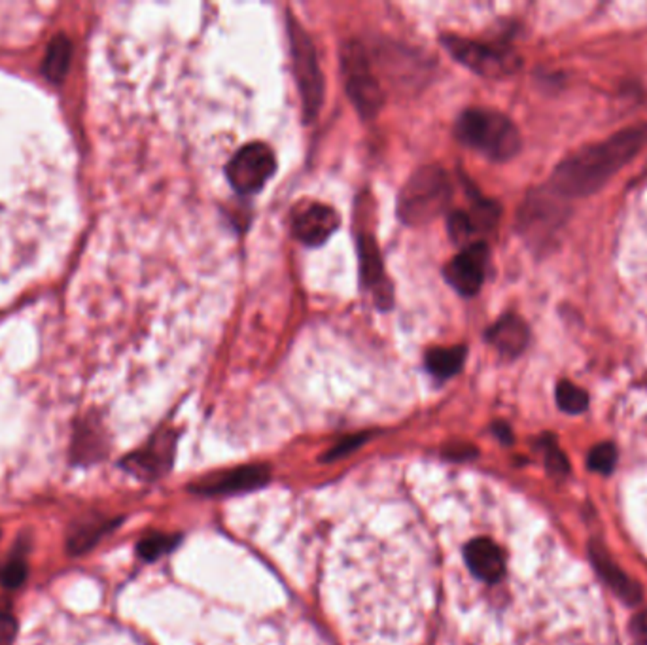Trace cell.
Listing matches in <instances>:
<instances>
[{
    "label": "cell",
    "mask_w": 647,
    "mask_h": 645,
    "mask_svg": "<svg viewBox=\"0 0 647 645\" xmlns=\"http://www.w3.org/2000/svg\"><path fill=\"white\" fill-rule=\"evenodd\" d=\"M647 142V123L626 127L609 139L589 144L562 159L553 171L549 186L564 199L587 197L604 188L606 182L619 173Z\"/></svg>",
    "instance_id": "cell-1"
},
{
    "label": "cell",
    "mask_w": 647,
    "mask_h": 645,
    "mask_svg": "<svg viewBox=\"0 0 647 645\" xmlns=\"http://www.w3.org/2000/svg\"><path fill=\"white\" fill-rule=\"evenodd\" d=\"M455 135L472 150L490 161H509L521 150V133L507 115L489 108H472L460 114Z\"/></svg>",
    "instance_id": "cell-2"
},
{
    "label": "cell",
    "mask_w": 647,
    "mask_h": 645,
    "mask_svg": "<svg viewBox=\"0 0 647 645\" xmlns=\"http://www.w3.org/2000/svg\"><path fill=\"white\" fill-rule=\"evenodd\" d=\"M453 201L449 174L438 165L414 171L397 195V216L407 225H424L439 218Z\"/></svg>",
    "instance_id": "cell-3"
},
{
    "label": "cell",
    "mask_w": 647,
    "mask_h": 645,
    "mask_svg": "<svg viewBox=\"0 0 647 645\" xmlns=\"http://www.w3.org/2000/svg\"><path fill=\"white\" fill-rule=\"evenodd\" d=\"M288 38L294 61V76L302 97L303 118L312 122L324 103V74L320 71L317 49L305 29L288 15Z\"/></svg>",
    "instance_id": "cell-4"
},
{
    "label": "cell",
    "mask_w": 647,
    "mask_h": 645,
    "mask_svg": "<svg viewBox=\"0 0 647 645\" xmlns=\"http://www.w3.org/2000/svg\"><path fill=\"white\" fill-rule=\"evenodd\" d=\"M341 71L346 95L362 118L371 120L385 105V91L371 71L366 49L360 42H346L341 49Z\"/></svg>",
    "instance_id": "cell-5"
},
{
    "label": "cell",
    "mask_w": 647,
    "mask_h": 645,
    "mask_svg": "<svg viewBox=\"0 0 647 645\" xmlns=\"http://www.w3.org/2000/svg\"><path fill=\"white\" fill-rule=\"evenodd\" d=\"M564 201L566 199L555 193L549 186L538 188L526 195L517 216L519 233L526 242L541 248L557 235L568 212Z\"/></svg>",
    "instance_id": "cell-6"
},
{
    "label": "cell",
    "mask_w": 647,
    "mask_h": 645,
    "mask_svg": "<svg viewBox=\"0 0 647 645\" xmlns=\"http://www.w3.org/2000/svg\"><path fill=\"white\" fill-rule=\"evenodd\" d=\"M441 44L464 67L485 78H502L519 69V57L506 47L489 46L458 35H443Z\"/></svg>",
    "instance_id": "cell-7"
},
{
    "label": "cell",
    "mask_w": 647,
    "mask_h": 645,
    "mask_svg": "<svg viewBox=\"0 0 647 645\" xmlns=\"http://www.w3.org/2000/svg\"><path fill=\"white\" fill-rule=\"evenodd\" d=\"M277 173V157L268 144L243 146L226 165V178L239 195H256Z\"/></svg>",
    "instance_id": "cell-8"
},
{
    "label": "cell",
    "mask_w": 647,
    "mask_h": 645,
    "mask_svg": "<svg viewBox=\"0 0 647 645\" xmlns=\"http://www.w3.org/2000/svg\"><path fill=\"white\" fill-rule=\"evenodd\" d=\"M489 266V246L485 242H472L462 248V252L445 266L443 276L447 284L455 288L464 297H473L479 293L485 283V273Z\"/></svg>",
    "instance_id": "cell-9"
},
{
    "label": "cell",
    "mask_w": 647,
    "mask_h": 645,
    "mask_svg": "<svg viewBox=\"0 0 647 645\" xmlns=\"http://www.w3.org/2000/svg\"><path fill=\"white\" fill-rule=\"evenodd\" d=\"M339 225V212L319 201H307L292 212V233L307 246H322Z\"/></svg>",
    "instance_id": "cell-10"
},
{
    "label": "cell",
    "mask_w": 647,
    "mask_h": 645,
    "mask_svg": "<svg viewBox=\"0 0 647 645\" xmlns=\"http://www.w3.org/2000/svg\"><path fill=\"white\" fill-rule=\"evenodd\" d=\"M176 449V434L173 429H163L148 441L140 451L122 460V468L139 479H159L173 466Z\"/></svg>",
    "instance_id": "cell-11"
},
{
    "label": "cell",
    "mask_w": 647,
    "mask_h": 645,
    "mask_svg": "<svg viewBox=\"0 0 647 645\" xmlns=\"http://www.w3.org/2000/svg\"><path fill=\"white\" fill-rule=\"evenodd\" d=\"M358 258L362 286L370 292L371 300L380 310L390 309L394 303V288L385 273L379 246L371 235H358Z\"/></svg>",
    "instance_id": "cell-12"
},
{
    "label": "cell",
    "mask_w": 647,
    "mask_h": 645,
    "mask_svg": "<svg viewBox=\"0 0 647 645\" xmlns=\"http://www.w3.org/2000/svg\"><path fill=\"white\" fill-rule=\"evenodd\" d=\"M269 483L268 466H241L199 479L190 487L192 492L203 496H229L261 488Z\"/></svg>",
    "instance_id": "cell-13"
},
{
    "label": "cell",
    "mask_w": 647,
    "mask_h": 645,
    "mask_svg": "<svg viewBox=\"0 0 647 645\" xmlns=\"http://www.w3.org/2000/svg\"><path fill=\"white\" fill-rule=\"evenodd\" d=\"M464 560L470 572L485 583H498L506 573V556L489 538H477L464 549Z\"/></svg>",
    "instance_id": "cell-14"
},
{
    "label": "cell",
    "mask_w": 647,
    "mask_h": 645,
    "mask_svg": "<svg viewBox=\"0 0 647 645\" xmlns=\"http://www.w3.org/2000/svg\"><path fill=\"white\" fill-rule=\"evenodd\" d=\"M487 341L506 358H517L530 341L528 326L515 314H506L487 329Z\"/></svg>",
    "instance_id": "cell-15"
},
{
    "label": "cell",
    "mask_w": 647,
    "mask_h": 645,
    "mask_svg": "<svg viewBox=\"0 0 647 645\" xmlns=\"http://www.w3.org/2000/svg\"><path fill=\"white\" fill-rule=\"evenodd\" d=\"M591 558L596 570L606 579V583L619 594L621 600H625L626 604H638L642 600V587L633 581V579L609 558L608 551L599 541L591 543Z\"/></svg>",
    "instance_id": "cell-16"
},
{
    "label": "cell",
    "mask_w": 647,
    "mask_h": 645,
    "mask_svg": "<svg viewBox=\"0 0 647 645\" xmlns=\"http://www.w3.org/2000/svg\"><path fill=\"white\" fill-rule=\"evenodd\" d=\"M466 360V346H453V349H431L426 352V369L436 378L455 377Z\"/></svg>",
    "instance_id": "cell-17"
},
{
    "label": "cell",
    "mask_w": 647,
    "mask_h": 645,
    "mask_svg": "<svg viewBox=\"0 0 647 645\" xmlns=\"http://www.w3.org/2000/svg\"><path fill=\"white\" fill-rule=\"evenodd\" d=\"M557 405L570 415L583 412L589 407V395L583 388L570 383V380H560L557 385Z\"/></svg>",
    "instance_id": "cell-18"
},
{
    "label": "cell",
    "mask_w": 647,
    "mask_h": 645,
    "mask_svg": "<svg viewBox=\"0 0 647 645\" xmlns=\"http://www.w3.org/2000/svg\"><path fill=\"white\" fill-rule=\"evenodd\" d=\"M115 522L112 524H86L78 528V530L69 538V551L71 555H84L86 551H89L93 545L98 541L108 528H112Z\"/></svg>",
    "instance_id": "cell-19"
},
{
    "label": "cell",
    "mask_w": 647,
    "mask_h": 645,
    "mask_svg": "<svg viewBox=\"0 0 647 645\" xmlns=\"http://www.w3.org/2000/svg\"><path fill=\"white\" fill-rule=\"evenodd\" d=\"M180 538L178 536H165V534H152L144 539L139 541L137 545V553L140 558L144 560H156L159 556H163L165 553L173 551L178 545Z\"/></svg>",
    "instance_id": "cell-20"
},
{
    "label": "cell",
    "mask_w": 647,
    "mask_h": 645,
    "mask_svg": "<svg viewBox=\"0 0 647 645\" xmlns=\"http://www.w3.org/2000/svg\"><path fill=\"white\" fill-rule=\"evenodd\" d=\"M616 462H617V451L611 443H600L592 446V451L587 456V466L592 471L599 473H609L613 468H616Z\"/></svg>",
    "instance_id": "cell-21"
},
{
    "label": "cell",
    "mask_w": 647,
    "mask_h": 645,
    "mask_svg": "<svg viewBox=\"0 0 647 645\" xmlns=\"http://www.w3.org/2000/svg\"><path fill=\"white\" fill-rule=\"evenodd\" d=\"M449 237L456 242V244H464L468 246L472 244L470 241L477 235V231L468 216V212H455L449 216Z\"/></svg>",
    "instance_id": "cell-22"
},
{
    "label": "cell",
    "mask_w": 647,
    "mask_h": 645,
    "mask_svg": "<svg viewBox=\"0 0 647 645\" xmlns=\"http://www.w3.org/2000/svg\"><path fill=\"white\" fill-rule=\"evenodd\" d=\"M27 577V566L23 560H12L6 568L0 572V581L6 589H18Z\"/></svg>",
    "instance_id": "cell-23"
},
{
    "label": "cell",
    "mask_w": 647,
    "mask_h": 645,
    "mask_svg": "<svg viewBox=\"0 0 647 645\" xmlns=\"http://www.w3.org/2000/svg\"><path fill=\"white\" fill-rule=\"evenodd\" d=\"M545 462H547V468H549V471H553L555 475H564L570 470L566 456L562 454V451L553 441L545 443Z\"/></svg>",
    "instance_id": "cell-24"
},
{
    "label": "cell",
    "mask_w": 647,
    "mask_h": 645,
    "mask_svg": "<svg viewBox=\"0 0 647 645\" xmlns=\"http://www.w3.org/2000/svg\"><path fill=\"white\" fill-rule=\"evenodd\" d=\"M368 439V434H360V436H351V437H346V439H343L341 443H337L336 446H334V449H331L326 456H324V460H337V458H341V456H345V454H348V453H353L354 449H358V445H362L363 441H366Z\"/></svg>",
    "instance_id": "cell-25"
},
{
    "label": "cell",
    "mask_w": 647,
    "mask_h": 645,
    "mask_svg": "<svg viewBox=\"0 0 647 645\" xmlns=\"http://www.w3.org/2000/svg\"><path fill=\"white\" fill-rule=\"evenodd\" d=\"M69 44L66 42H59L52 47V54H49V61H47V71L52 74H61V71L64 69L66 59H69Z\"/></svg>",
    "instance_id": "cell-26"
},
{
    "label": "cell",
    "mask_w": 647,
    "mask_h": 645,
    "mask_svg": "<svg viewBox=\"0 0 647 645\" xmlns=\"http://www.w3.org/2000/svg\"><path fill=\"white\" fill-rule=\"evenodd\" d=\"M18 636V621L12 615H0V645H12Z\"/></svg>",
    "instance_id": "cell-27"
},
{
    "label": "cell",
    "mask_w": 647,
    "mask_h": 645,
    "mask_svg": "<svg viewBox=\"0 0 647 645\" xmlns=\"http://www.w3.org/2000/svg\"><path fill=\"white\" fill-rule=\"evenodd\" d=\"M633 636L638 645H647V609L640 611V614L633 619Z\"/></svg>",
    "instance_id": "cell-28"
},
{
    "label": "cell",
    "mask_w": 647,
    "mask_h": 645,
    "mask_svg": "<svg viewBox=\"0 0 647 645\" xmlns=\"http://www.w3.org/2000/svg\"><path fill=\"white\" fill-rule=\"evenodd\" d=\"M475 454H477V451L470 445H455V446H449V449H447V456H451L455 460H466V458H472Z\"/></svg>",
    "instance_id": "cell-29"
},
{
    "label": "cell",
    "mask_w": 647,
    "mask_h": 645,
    "mask_svg": "<svg viewBox=\"0 0 647 645\" xmlns=\"http://www.w3.org/2000/svg\"><path fill=\"white\" fill-rule=\"evenodd\" d=\"M494 434H496L498 437H500L504 443H511V439H513L511 429H509L506 424H502V422L494 424Z\"/></svg>",
    "instance_id": "cell-30"
}]
</instances>
